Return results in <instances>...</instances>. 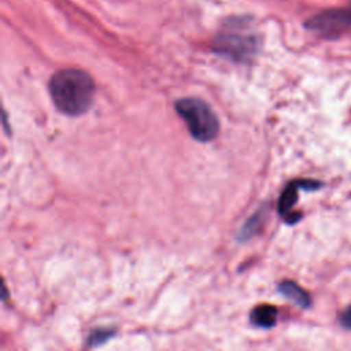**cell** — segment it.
<instances>
[{"label": "cell", "instance_id": "obj_7", "mask_svg": "<svg viewBox=\"0 0 351 351\" xmlns=\"http://www.w3.org/2000/svg\"><path fill=\"white\" fill-rule=\"evenodd\" d=\"M277 314H278V311H277L276 306L259 304L251 311L250 319L255 326L269 329V328H273L276 325Z\"/></svg>", "mask_w": 351, "mask_h": 351}, {"label": "cell", "instance_id": "obj_1", "mask_svg": "<svg viewBox=\"0 0 351 351\" xmlns=\"http://www.w3.org/2000/svg\"><path fill=\"white\" fill-rule=\"evenodd\" d=\"M49 93L60 112L75 117L84 114L90 107L95 96V82L82 70L66 69L52 75Z\"/></svg>", "mask_w": 351, "mask_h": 351}, {"label": "cell", "instance_id": "obj_4", "mask_svg": "<svg viewBox=\"0 0 351 351\" xmlns=\"http://www.w3.org/2000/svg\"><path fill=\"white\" fill-rule=\"evenodd\" d=\"M306 29L325 37H335L351 27V3L341 8H330L313 15L304 23Z\"/></svg>", "mask_w": 351, "mask_h": 351}, {"label": "cell", "instance_id": "obj_2", "mask_svg": "<svg viewBox=\"0 0 351 351\" xmlns=\"http://www.w3.org/2000/svg\"><path fill=\"white\" fill-rule=\"evenodd\" d=\"M178 115L185 121L189 133L197 141H210L219 132V121L213 108L197 97H184L176 103Z\"/></svg>", "mask_w": 351, "mask_h": 351}, {"label": "cell", "instance_id": "obj_3", "mask_svg": "<svg viewBox=\"0 0 351 351\" xmlns=\"http://www.w3.org/2000/svg\"><path fill=\"white\" fill-rule=\"evenodd\" d=\"M214 48L217 52L232 59L245 60L256 51V37L248 27L243 26L241 21H239L237 25L232 21L229 22V26L215 37Z\"/></svg>", "mask_w": 351, "mask_h": 351}, {"label": "cell", "instance_id": "obj_8", "mask_svg": "<svg viewBox=\"0 0 351 351\" xmlns=\"http://www.w3.org/2000/svg\"><path fill=\"white\" fill-rule=\"evenodd\" d=\"M262 219H263V217H262L261 211L255 213L252 217H250V219L240 229L237 239L240 241H245V240H250L251 237H254L262 228Z\"/></svg>", "mask_w": 351, "mask_h": 351}, {"label": "cell", "instance_id": "obj_10", "mask_svg": "<svg viewBox=\"0 0 351 351\" xmlns=\"http://www.w3.org/2000/svg\"><path fill=\"white\" fill-rule=\"evenodd\" d=\"M340 324L343 328L351 330V306L344 308L340 314Z\"/></svg>", "mask_w": 351, "mask_h": 351}, {"label": "cell", "instance_id": "obj_5", "mask_svg": "<svg viewBox=\"0 0 351 351\" xmlns=\"http://www.w3.org/2000/svg\"><path fill=\"white\" fill-rule=\"evenodd\" d=\"M321 186V182L315 181V180H295L292 182H289L285 189L282 191L280 200H278V213L284 217V219L288 223H293L296 221H299L300 214H293L292 208L298 200V192L300 188L303 189H317Z\"/></svg>", "mask_w": 351, "mask_h": 351}, {"label": "cell", "instance_id": "obj_9", "mask_svg": "<svg viewBox=\"0 0 351 351\" xmlns=\"http://www.w3.org/2000/svg\"><path fill=\"white\" fill-rule=\"evenodd\" d=\"M115 335V330L111 328H96L90 332L88 337V344L90 347H97L104 343H107L112 336Z\"/></svg>", "mask_w": 351, "mask_h": 351}, {"label": "cell", "instance_id": "obj_6", "mask_svg": "<svg viewBox=\"0 0 351 351\" xmlns=\"http://www.w3.org/2000/svg\"><path fill=\"white\" fill-rule=\"evenodd\" d=\"M278 292L289 299L291 302H293L295 304H298L302 308H308L311 306V298L307 293V291H304L298 282L291 281V280H284L278 284Z\"/></svg>", "mask_w": 351, "mask_h": 351}]
</instances>
